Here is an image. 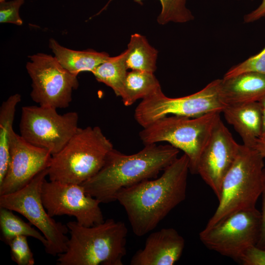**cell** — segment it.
Returning <instances> with one entry per match:
<instances>
[{
	"label": "cell",
	"instance_id": "6da1fadb",
	"mask_svg": "<svg viewBox=\"0 0 265 265\" xmlns=\"http://www.w3.org/2000/svg\"><path fill=\"white\" fill-rule=\"evenodd\" d=\"M189 160L185 154L154 180H146L120 190L116 201L124 207L133 233L142 237L186 197Z\"/></svg>",
	"mask_w": 265,
	"mask_h": 265
},
{
	"label": "cell",
	"instance_id": "7a4b0ae2",
	"mask_svg": "<svg viewBox=\"0 0 265 265\" xmlns=\"http://www.w3.org/2000/svg\"><path fill=\"white\" fill-rule=\"evenodd\" d=\"M179 153V149L169 144L144 145L132 155L113 148L99 172L80 185L86 193L101 203H110L116 201L122 189L157 178L178 158Z\"/></svg>",
	"mask_w": 265,
	"mask_h": 265
},
{
	"label": "cell",
	"instance_id": "3957f363",
	"mask_svg": "<svg viewBox=\"0 0 265 265\" xmlns=\"http://www.w3.org/2000/svg\"><path fill=\"white\" fill-rule=\"evenodd\" d=\"M70 234L66 251L58 255V265H123L128 230L122 221L107 219L87 227L77 221L66 224Z\"/></svg>",
	"mask_w": 265,
	"mask_h": 265
},
{
	"label": "cell",
	"instance_id": "277c9868",
	"mask_svg": "<svg viewBox=\"0 0 265 265\" xmlns=\"http://www.w3.org/2000/svg\"><path fill=\"white\" fill-rule=\"evenodd\" d=\"M113 148L100 127L78 128L63 149L52 156L50 181L81 184L99 172Z\"/></svg>",
	"mask_w": 265,
	"mask_h": 265
},
{
	"label": "cell",
	"instance_id": "5b68a950",
	"mask_svg": "<svg viewBox=\"0 0 265 265\" xmlns=\"http://www.w3.org/2000/svg\"><path fill=\"white\" fill-rule=\"evenodd\" d=\"M264 158L256 149L241 145L237 157L225 176L219 203L205 228L229 215L256 208L265 184Z\"/></svg>",
	"mask_w": 265,
	"mask_h": 265
},
{
	"label": "cell",
	"instance_id": "8992f818",
	"mask_svg": "<svg viewBox=\"0 0 265 265\" xmlns=\"http://www.w3.org/2000/svg\"><path fill=\"white\" fill-rule=\"evenodd\" d=\"M219 112L197 117L167 116L143 128L139 137L144 145L166 142L181 150L189 160V172L197 174L201 155L221 118Z\"/></svg>",
	"mask_w": 265,
	"mask_h": 265
},
{
	"label": "cell",
	"instance_id": "52a82bcc",
	"mask_svg": "<svg viewBox=\"0 0 265 265\" xmlns=\"http://www.w3.org/2000/svg\"><path fill=\"white\" fill-rule=\"evenodd\" d=\"M48 168L40 172L25 187L11 193L0 195V207L16 212L36 227L48 242L46 252L53 256L65 252L69 238L67 225L56 221L46 210L42 199V186Z\"/></svg>",
	"mask_w": 265,
	"mask_h": 265
},
{
	"label": "cell",
	"instance_id": "ba28073f",
	"mask_svg": "<svg viewBox=\"0 0 265 265\" xmlns=\"http://www.w3.org/2000/svg\"><path fill=\"white\" fill-rule=\"evenodd\" d=\"M220 81L215 80L201 90L179 98L168 97L160 89L142 100L135 109V119L145 128L169 115L193 118L222 112L226 105L220 94Z\"/></svg>",
	"mask_w": 265,
	"mask_h": 265
},
{
	"label": "cell",
	"instance_id": "9c48e42d",
	"mask_svg": "<svg viewBox=\"0 0 265 265\" xmlns=\"http://www.w3.org/2000/svg\"><path fill=\"white\" fill-rule=\"evenodd\" d=\"M56 108L40 106H24L20 122V135L33 145L53 155L66 145L78 129L75 111L59 114Z\"/></svg>",
	"mask_w": 265,
	"mask_h": 265
},
{
	"label": "cell",
	"instance_id": "30bf717a",
	"mask_svg": "<svg viewBox=\"0 0 265 265\" xmlns=\"http://www.w3.org/2000/svg\"><path fill=\"white\" fill-rule=\"evenodd\" d=\"M28 58L26 67L31 80L32 100L42 106H69L73 91L79 86L77 76L63 68L51 54L39 53Z\"/></svg>",
	"mask_w": 265,
	"mask_h": 265
},
{
	"label": "cell",
	"instance_id": "8fae6325",
	"mask_svg": "<svg viewBox=\"0 0 265 265\" xmlns=\"http://www.w3.org/2000/svg\"><path fill=\"white\" fill-rule=\"evenodd\" d=\"M261 214L256 208L235 212L215 225L205 228L199 238L208 249L239 261L245 251L257 245Z\"/></svg>",
	"mask_w": 265,
	"mask_h": 265
},
{
	"label": "cell",
	"instance_id": "7c38bea8",
	"mask_svg": "<svg viewBox=\"0 0 265 265\" xmlns=\"http://www.w3.org/2000/svg\"><path fill=\"white\" fill-rule=\"evenodd\" d=\"M44 206L51 217L74 216L80 224L90 227L104 221L101 203L85 191L81 185L46 180L41 192Z\"/></svg>",
	"mask_w": 265,
	"mask_h": 265
},
{
	"label": "cell",
	"instance_id": "4fadbf2b",
	"mask_svg": "<svg viewBox=\"0 0 265 265\" xmlns=\"http://www.w3.org/2000/svg\"><path fill=\"white\" fill-rule=\"evenodd\" d=\"M240 146L220 118L201 155L197 168V174L212 190L218 200L223 179L234 164Z\"/></svg>",
	"mask_w": 265,
	"mask_h": 265
},
{
	"label": "cell",
	"instance_id": "5bb4252c",
	"mask_svg": "<svg viewBox=\"0 0 265 265\" xmlns=\"http://www.w3.org/2000/svg\"><path fill=\"white\" fill-rule=\"evenodd\" d=\"M52 155L32 145L14 132L10 143V160L6 174L0 183V195L22 189L41 171L49 168Z\"/></svg>",
	"mask_w": 265,
	"mask_h": 265
},
{
	"label": "cell",
	"instance_id": "9a60e30c",
	"mask_svg": "<svg viewBox=\"0 0 265 265\" xmlns=\"http://www.w3.org/2000/svg\"><path fill=\"white\" fill-rule=\"evenodd\" d=\"M185 239L174 228H165L147 237L144 247L132 258L131 265H173L180 258Z\"/></svg>",
	"mask_w": 265,
	"mask_h": 265
},
{
	"label": "cell",
	"instance_id": "2e32d148",
	"mask_svg": "<svg viewBox=\"0 0 265 265\" xmlns=\"http://www.w3.org/2000/svg\"><path fill=\"white\" fill-rule=\"evenodd\" d=\"M222 113L227 122L240 136L243 145L254 148L263 130L262 113L259 102L227 105Z\"/></svg>",
	"mask_w": 265,
	"mask_h": 265
},
{
	"label": "cell",
	"instance_id": "e0dca14e",
	"mask_svg": "<svg viewBox=\"0 0 265 265\" xmlns=\"http://www.w3.org/2000/svg\"><path fill=\"white\" fill-rule=\"evenodd\" d=\"M220 94L226 106L259 102L265 96V75L246 72L222 78Z\"/></svg>",
	"mask_w": 265,
	"mask_h": 265
},
{
	"label": "cell",
	"instance_id": "ac0fdd59",
	"mask_svg": "<svg viewBox=\"0 0 265 265\" xmlns=\"http://www.w3.org/2000/svg\"><path fill=\"white\" fill-rule=\"evenodd\" d=\"M49 47L60 65L76 76L84 71L92 72L109 57L106 53L98 52L92 49L71 50L60 45L53 38L49 40Z\"/></svg>",
	"mask_w": 265,
	"mask_h": 265
},
{
	"label": "cell",
	"instance_id": "d6986e66",
	"mask_svg": "<svg viewBox=\"0 0 265 265\" xmlns=\"http://www.w3.org/2000/svg\"><path fill=\"white\" fill-rule=\"evenodd\" d=\"M21 101L18 93L9 96L0 107V183L4 178L10 160V143L16 108Z\"/></svg>",
	"mask_w": 265,
	"mask_h": 265
},
{
	"label": "cell",
	"instance_id": "ffe728a7",
	"mask_svg": "<svg viewBox=\"0 0 265 265\" xmlns=\"http://www.w3.org/2000/svg\"><path fill=\"white\" fill-rule=\"evenodd\" d=\"M161 89L154 73L132 70L128 72L120 97L126 106L145 99Z\"/></svg>",
	"mask_w": 265,
	"mask_h": 265
},
{
	"label": "cell",
	"instance_id": "44dd1931",
	"mask_svg": "<svg viewBox=\"0 0 265 265\" xmlns=\"http://www.w3.org/2000/svg\"><path fill=\"white\" fill-rule=\"evenodd\" d=\"M126 51L128 69L152 73L156 70L158 51L144 36L138 33L132 35Z\"/></svg>",
	"mask_w": 265,
	"mask_h": 265
},
{
	"label": "cell",
	"instance_id": "7402d4cb",
	"mask_svg": "<svg viewBox=\"0 0 265 265\" xmlns=\"http://www.w3.org/2000/svg\"><path fill=\"white\" fill-rule=\"evenodd\" d=\"M127 51L120 54L109 56L91 73L97 81L110 87L117 96H120L127 74Z\"/></svg>",
	"mask_w": 265,
	"mask_h": 265
},
{
	"label": "cell",
	"instance_id": "603a6c76",
	"mask_svg": "<svg viewBox=\"0 0 265 265\" xmlns=\"http://www.w3.org/2000/svg\"><path fill=\"white\" fill-rule=\"evenodd\" d=\"M13 211L0 207V229L2 239L7 244L18 236L30 237L40 241L46 248L48 242L42 234L15 215Z\"/></svg>",
	"mask_w": 265,
	"mask_h": 265
},
{
	"label": "cell",
	"instance_id": "cb8c5ba5",
	"mask_svg": "<svg viewBox=\"0 0 265 265\" xmlns=\"http://www.w3.org/2000/svg\"><path fill=\"white\" fill-rule=\"evenodd\" d=\"M111 0L108 1L105 7ZM134 0L140 3L142 0ZM159 0L161 3V10L157 21L159 24L165 25L169 22L184 23L194 19L192 13L186 6L187 0Z\"/></svg>",
	"mask_w": 265,
	"mask_h": 265
},
{
	"label": "cell",
	"instance_id": "d4e9b609",
	"mask_svg": "<svg viewBox=\"0 0 265 265\" xmlns=\"http://www.w3.org/2000/svg\"><path fill=\"white\" fill-rule=\"evenodd\" d=\"M10 249L12 260L18 265H33V254L28 245L27 237L14 238L7 243Z\"/></svg>",
	"mask_w": 265,
	"mask_h": 265
},
{
	"label": "cell",
	"instance_id": "484cf974",
	"mask_svg": "<svg viewBox=\"0 0 265 265\" xmlns=\"http://www.w3.org/2000/svg\"><path fill=\"white\" fill-rule=\"evenodd\" d=\"M246 72H255L265 75V47L257 54L231 67L223 78H230Z\"/></svg>",
	"mask_w": 265,
	"mask_h": 265
},
{
	"label": "cell",
	"instance_id": "4316f807",
	"mask_svg": "<svg viewBox=\"0 0 265 265\" xmlns=\"http://www.w3.org/2000/svg\"><path fill=\"white\" fill-rule=\"evenodd\" d=\"M24 1L12 0L0 2V23L22 25L23 20L19 15V9Z\"/></svg>",
	"mask_w": 265,
	"mask_h": 265
},
{
	"label": "cell",
	"instance_id": "83f0119b",
	"mask_svg": "<svg viewBox=\"0 0 265 265\" xmlns=\"http://www.w3.org/2000/svg\"><path fill=\"white\" fill-rule=\"evenodd\" d=\"M243 265H265V249L253 246L248 248L239 260Z\"/></svg>",
	"mask_w": 265,
	"mask_h": 265
},
{
	"label": "cell",
	"instance_id": "f1b7e54d",
	"mask_svg": "<svg viewBox=\"0 0 265 265\" xmlns=\"http://www.w3.org/2000/svg\"><path fill=\"white\" fill-rule=\"evenodd\" d=\"M262 207L261 212V227L259 238L256 246L265 249V178L264 189L262 193Z\"/></svg>",
	"mask_w": 265,
	"mask_h": 265
},
{
	"label": "cell",
	"instance_id": "f546056e",
	"mask_svg": "<svg viewBox=\"0 0 265 265\" xmlns=\"http://www.w3.org/2000/svg\"><path fill=\"white\" fill-rule=\"evenodd\" d=\"M265 17V0H262L261 4L254 10L245 14L243 17L245 23L255 22Z\"/></svg>",
	"mask_w": 265,
	"mask_h": 265
},
{
	"label": "cell",
	"instance_id": "4dcf8cb0",
	"mask_svg": "<svg viewBox=\"0 0 265 265\" xmlns=\"http://www.w3.org/2000/svg\"><path fill=\"white\" fill-rule=\"evenodd\" d=\"M254 149L257 150L265 159V138H260L257 140Z\"/></svg>",
	"mask_w": 265,
	"mask_h": 265
},
{
	"label": "cell",
	"instance_id": "1f68e13d",
	"mask_svg": "<svg viewBox=\"0 0 265 265\" xmlns=\"http://www.w3.org/2000/svg\"><path fill=\"white\" fill-rule=\"evenodd\" d=\"M259 103L261 106L263 118V130L261 138H264L265 137V96L259 101Z\"/></svg>",
	"mask_w": 265,
	"mask_h": 265
},
{
	"label": "cell",
	"instance_id": "d6a6232c",
	"mask_svg": "<svg viewBox=\"0 0 265 265\" xmlns=\"http://www.w3.org/2000/svg\"><path fill=\"white\" fill-rule=\"evenodd\" d=\"M5 0H0V2H2V1H5Z\"/></svg>",
	"mask_w": 265,
	"mask_h": 265
},
{
	"label": "cell",
	"instance_id": "836d02e7",
	"mask_svg": "<svg viewBox=\"0 0 265 265\" xmlns=\"http://www.w3.org/2000/svg\"><path fill=\"white\" fill-rule=\"evenodd\" d=\"M265 138V137H264V138Z\"/></svg>",
	"mask_w": 265,
	"mask_h": 265
},
{
	"label": "cell",
	"instance_id": "e575fe53",
	"mask_svg": "<svg viewBox=\"0 0 265 265\" xmlns=\"http://www.w3.org/2000/svg\"></svg>",
	"mask_w": 265,
	"mask_h": 265
}]
</instances>
